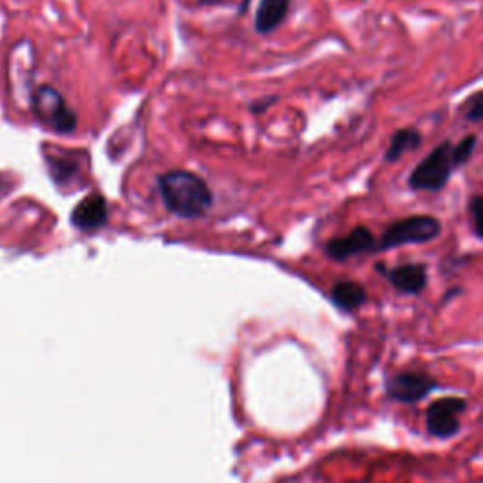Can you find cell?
I'll list each match as a JSON object with an SVG mask.
<instances>
[{
  "label": "cell",
  "mask_w": 483,
  "mask_h": 483,
  "mask_svg": "<svg viewBox=\"0 0 483 483\" xmlns=\"http://www.w3.org/2000/svg\"><path fill=\"white\" fill-rule=\"evenodd\" d=\"M159 192L167 210L182 219L204 217L214 206L206 180L189 170H168L159 178Z\"/></svg>",
  "instance_id": "obj_1"
},
{
  "label": "cell",
  "mask_w": 483,
  "mask_h": 483,
  "mask_svg": "<svg viewBox=\"0 0 483 483\" xmlns=\"http://www.w3.org/2000/svg\"><path fill=\"white\" fill-rule=\"evenodd\" d=\"M455 168L457 167L454 159V143L446 140L412 170L408 185L413 191L438 192L447 185Z\"/></svg>",
  "instance_id": "obj_2"
},
{
  "label": "cell",
  "mask_w": 483,
  "mask_h": 483,
  "mask_svg": "<svg viewBox=\"0 0 483 483\" xmlns=\"http://www.w3.org/2000/svg\"><path fill=\"white\" fill-rule=\"evenodd\" d=\"M442 234V223L434 216H410L398 219L385 229L376 251H388L410 244H427Z\"/></svg>",
  "instance_id": "obj_3"
},
{
  "label": "cell",
  "mask_w": 483,
  "mask_h": 483,
  "mask_svg": "<svg viewBox=\"0 0 483 483\" xmlns=\"http://www.w3.org/2000/svg\"><path fill=\"white\" fill-rule=\"evenodd\" d=\"M32 108H35L37 118L55 133L69 135L78 127L74 110L62 99V94L50 86L38 87L32 99Z\"/></svg>",
  "instance_id": "obj_4"
},
{
  "label": "cell",
  "mask_w": 483,
  "mask_h": 483,
  "mask_svg": "<svg viewBox=\"0 0 483 483\" xmlns=\"http://www.w3.org/2000/svg\"><path fill=\"white\" fill-rule=\"evenodd\" d=\"M466 410V400L461 397H444L434 400L425 412V423L430 437L447 440L461 429L459 415Z\"/></svg>",
  "instance_id": "obj_5"
},
{
  "label": "cell",
  "mask_w": 483,
  "mask_h": 483,
  "mask_svg": "<svg viewBox=\"0 0 483 483\" xmlns=\"http://www.w3.org/2000/svg\"><path fill=\"white\" fill-rule=\"evenodd\" d=\"M434 389H438V381L423 372H398L388 378V383H385L388 397L402 405H415L427 398Z\"/></svg>",
  "instance_id": "obj_6"
},
{
  "label": "cell",
  "mask_w": 483,
  "mask_h": 483,
  "mask_svg": "<svg viewBox=\"0 0 483 483\" xmlns=\"http://www.w3.org/2000/svg\"><path fill=\"white\" fill-rule=\"evenodd\" d=\"M366 251H376V240L364 225H357V227L349 234L340 236V238H332L325 244V253L338 263L348 261L351 259V257L366 253Z\"/></svg>",
  "instance_id": "obj_7"
},
{
  "label": "cell",
  "mask_w": 483,
  "mask_h": 483,
  "mask_svg": "<svg viewBox=\"0 0 483 483\" xmlns=\"http://www.w3.org/2000/svg\"><path fill=\"white\" fill-rule=\"evenodd\" d=\"M108 202L99 192H91L84 201H79V204L72 210L70 221L76 229L91 233L104 227L108 223Z\"/></svg>",
  "instance_id": "obj_8"
},
{
  "label": "cell",
  "mask_w": 483,
  "mask_h": 483,
  "mask_svg": "<svg viewBox=\"0 0 483 483\" xmlns=\"http://www.w3.org/2000/svg\"><path fill=\"white\" fill-rule=\"evenodd\" d=\"M383 274L388 276V280L391 282V285L397 289V291L405 295H420L429 282L427 266L422 263L400 265L391 270H385Z\"/></svg>",
  "instance_id": "obj_9"
},
{
  "label": "cell",
  "mask_w": 483,
  "mask_h": 483,
  "mask_svg": "<svg viewBox=\"0 0 483 483\" xmlns=\"http://www.w3.org/2000/svg\"><path fill=\"white\" fill-rule=\"evenodd\" d=\"M291 0H261L255 13V30L259 35H270L287 18Z\"/></svg>",
  "instance_id": "obj_10"
},
{
  "label": "cell",
  "mask_w": 483,
  "mask_h": 483,
  "mask_svg": "<svg viewBox=\"0 0 483 483\" xmlns=\"http://www.w3.org/2000/svg\"><path fill=\"white\" fill-rule=\"evenodd\" d=\"M366 299H368L366 289L361 283L351 282V280L336 282L331 289L332 304L344 312H353L361 308V306L366 302Z\"/></svg>",
  "instance_id": "obj_11"
},
{
  "label": "cell",
  "mask_w": 483,
  "mask_h": 483,
  "mask_svg": "<svg viewBox=\"0 0 483 483\" xmlns=\"http://www.w3.org/2000/svg\"><path fill=\"white\" fill-rule=\"evenodd\" d=\"M423 136L420 131H415V128H398V131L391 136L389 148L385 151V160L388 163H395L402 155L413 151L420 148Z\"/></svg>",
  "instance_id": "obj_12"
},
{
  "label": "cell",
  "mask_w": 483,
  "mask_h": 483,
  "mask_svg": "<svg viewBox=\"0 0 483 483\" xmlns=\"http://www.w3.org/2000/svg\"><path fill=\"white\" fill-rule=\"evenodd\" d=\"M47 165H50L52 178L59 185L70 184L76 178V176L79 174V163L70 155H67V157H47Z\"/></svg>",
  "instance_id": "obj_13"
},
{
  "label": "cell",
  "mask_w": 483,
  "mask_h": 483,
  "mask_svg": "<svg viewBox=\"0 0 483 483\" xmlns=\"http://www.w3.org/2000/svg\"><path fill=\"white\" fill-rule=\"evenodd\" d=\"M478 146V136L476 135H469L464 136L457 146H454V159H455V167L464 165L466 160H471V157L474 155Z\"/></svg>",
  "instance_id": "obj_14"
},
{
  "label": "cell",
  "mask_w": 483,
  "mask_h": 483,
  "mask_svg": "<svg viewBox=\"0 0 483 483\" xmlns=\"http://www.w3.org/2000/svg\"><path fill=\"white\" fill-rule=\"evenodd\" d=\"M464 118L469 121H474L478 123L481 118H483V101H481V93H476L472 99L469 101V104H466V111H464Z\"/></svg>",
  "instance_id": "obj_15"
},
{
  "label": "cell",
  "mask_w": 483,
  "mask_h": 483,
  "mask_svg": "<svg viewBox=\"0 0 483 483\" xmlns=\"http://www.w3.org/2000/svg\"><path fill=\"white\" fill-rule=\"evenodd\" d=\"M481 197L476 195L471 204H469V212H471V217H472V225H474V233L478 238H481Z\"/></svg>",
  "instance_id": "obj_16"
},
{
  "label": "cell",
  "mask_w": 483,
  "mask_h": 483,
  "mask_svg": "<svg viewBox=\"0 0 483 483\" xmlns=\"http://www.w3.org/2000/svg\"><path fill=\"white\" fill-rule=\"evenodd\" d=\"M274 101H276V96H266L265 101H257L255 104H251V108H250V110L253 111L255 116H261L263 111H265V110H266V108H268V106H270Z\"/></svg>",
  "instance_id": "obj_17"
}]
</instances>
